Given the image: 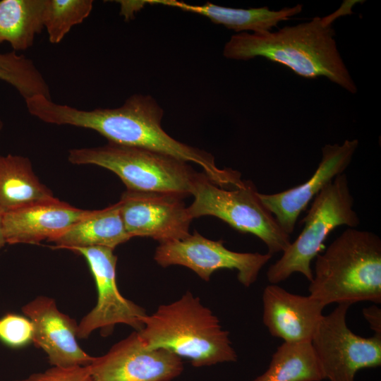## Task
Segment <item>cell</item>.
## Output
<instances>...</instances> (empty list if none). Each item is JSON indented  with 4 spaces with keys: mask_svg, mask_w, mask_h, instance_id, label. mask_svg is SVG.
<instances>
[{
    "mask_svg": "<svg viewBox=\"0 0 381 381\" xmlns=\"http://www.w3.org/2000/svg\"><path fill=\"white\" fill-rule=\"evenodd\" d=\"M131 238L126 231L119 202L104 209L91 210L51 242L57 248L73 250L95 246L114 249Z\"/></svg>",
    "mask_w": 381,
    "mask_h": 381,
    "instance_id": "19",
    "label": "cell"
},
{
    "mask_svg": "<svg viewBox=\"0 0 381 381\" xmlns=\"http://www.w3.org/2000/svg\"><path fill=\"white\" fill-rule=\"evenodd\" d=\"M56 198L35 175L28 157L0 155V214Z\"/></svg>",
    "mask_w": 381,
    "mask_h": 381,
    "instance_id": "18",
    "label": "cell"
},
{
    "mask_svg": "<svg viewBox=\"0 0 381 381\" xmlns=\"http://www.w3.org/2000/svg\"><path fill=\"white\" fill-rule=\"evenodd\" d=\"M72 251L84 256L95 280L97 302L84 316L77 327V337L85 339L95 330L101 329L107 334L116 324H125L140 331L145 310L124 298L119 291L116 280L117 257L114 249L95 246L78 248Z\"/></svg>",
    "mask_w": 381,
    "mask_h": 381,
    "instance_id": "10",
    "label": "cell"
},
{
    "mask_svg": "<svg viewBox=\"0 0 381 381\" xmlns=\"http://www.w3.org/2000/svg\"><path fill=\"white\" fill-rule=\"evenodd\" d=\"M360 1H345L334 13L276 32H240L225 44L224 57L247 61L264 57L306 78L325 77L352 94L357 87L338 50L333 23L352 13Z\"/></svg>",
    "mask_w": 381,
    "mask_h": 381,
    "instance_id": "2",
    "label": "cell"
},
{
    "mask_svg": "<svg viewBox=\"0 0 381 381\" xmlns=\"http://www.w3.org/2000/svg\"><path fill=\"white\" fill-rule=\"evenodd\" d=\"M29 113L40 121L93 130L109 143L143 148L200 166L217 186L230 188L242 181L241 174L217 167L212 155L182 143L162 127L164 110L152 96L135 94L116 108L79 109L58 104L42 95L25 101Z\"/></svg>",
    "mask_w": 381,
    "mask_h": 381,
    "instance_id": "1",
    "label": "cell"
},
{
    "mask_svg": "<svg viewBox=\"0 0 381 381\" xmlns=\"http://www.w3.org/2000/svg\"><path fill=\"white\" fill-rule=\"evenodd\" d=\"M350 304H338L322 315L311 339L325 379L355 381L357 372L381 365V337H363L347 325Z\"/></svg>",
    "mask_w": 381,
    "mask_h": 381,
    "instance_id": "8",
    "label": "cell"
},
{
    "mask_svg": "<svg viewBox=\"0 0 381 381\" xmlns=\"http://www.w3.org/2000/svg\"><path fill=\"white\" fill-rule=\"evenodd\" d=\"M353 204L346 174L338 175L314 198L302 220L303 230L282 257L269 267L268 282L277 284L294 273H300L310 282L313 277L311 262L329 234L342 225L351 228L359 225Z\"/></svg>",
    "mask_w": 381,
    "mask_h": 381,
    "instance_id": "6",
    "label": "cell"
},
{
    "mask_svg": "<svg viewBox=\"0 0 381 381\" xmlns=\"http://www.w3.org/2000/svg\"><path fill=\"white\" fill-rule=\"evenodd\" d=\"M358 146L357 139L346 140L342 144H326L316 170L305 183L277 193H258L261 203L283 231L289 235L294 232L300 214L336 176L344 173Z\"/></svg>",
    "mask_w": 381,
    "mask_h": 381,
    "instance_id": "13",
    "label": "cell"
},
{
    "mask_svg": "<svg viewBox=\"0 0 381 381\" xmlns=\"http://www.w3.org/2000/svg\"><path fill=\"white\" fill-rule=\"evenodd\" d=\"M149 4H162L179 8L205 16L212 22L220 24L237 32L260 33L271 30L284 20L300 13L301 4L291 8L272 11L267 7L235 8L221 6L207 2L202 5H190L176 0H148Z\"/></svg>",
    "mask_w": 381,
    "mask_h": 381,
    "instance_id": "17",
    "label": "cell"
},
{
    "mask_svg": "<svg viewBox=\"0 0 381 381\" xmlns=\"http://www.w3.org/2000/svg\"><path fill=\"white\" fill-rule=\"evenodd\" d=\"M363 315L374 335L381 337V309L373 304L363 309Z\"/></svg>",
    "mask_w": 381,
    "mask_h": 381,
    "instance_id": "26",
    "label": "cell"
},
{
    "mask_svg": "<svg viewBox=\"0 0 381 381\" xmlns=\"http://www.w3.org/2000/svg\"><path fill=\"white\" fill-rule=\"evenodd\" d=\"M3 127H4V122H3L2 119H1V117L0 116V133H1V131H2V129H3Z\"/></svg>",
    "mask_w": 381,
    "mask_h": 381,
    "instance_id": "28",
    "label": "cell"
},
{
    "mask_svg": "<svg viewBox=\"0 0 381 381\" xmlns=\"http://www.w3.org/2000/svg\"><path fill=\"white\" fill-rule=\"evenodd\" d=\"M309 296L326 306L359 301L381 303V239L348 227L316 256Z\"/></svg>",
    "mask_w": 381,
    "mask_h": 381,
    "instance_id": "3",
    "label": "cell"
},
{
    "mask_svg": "<svg viewBox=\"0 0 381 381\" xmlns=\"http://www.w3.org/2000/svg\"><path fill=\"white\" fill-rule=\"evenodd\" d=\"M33 325L30 319L6 314L0 319V340L12 347H20L32 340Z\"/></svg>",
    "mask_w": 381,
    "mask_h": 381,
    "instance_id": "24",
    "label": "cell"
},
{
    "mask_svg": "<svg viewBox=\"0 0 381 381\" xmlns=\"http://www.w3.org/2000/svg\"><path fill=\"white\" fill-rule=\"evenodd\" d=\"M325 380L311 341L283 342L267 370L253 381H321Z\"/></svg>",
    "mask_w": 381,
    "mask_h": 381,
    "instance_id": "21",
    "label": "cell"
},
{
    "mask_svg": "<svg viewBox=\"0 0 381 381\" xmlns=\"http://www.w3.org/2000/svg\"><path fill=\"white\" fill-rule=\"evenodd\" d=\"M272 257L268 253H239L229 250L223 241L206 238L194 231L185 238L159 243L154 259L163 267H186L206 282L217 270H236L238 282L249 287L256 282L260 270Z\"/></svg>",
    "mask_w": 381,
    "mask_h": 381,
    "instance_id": "9",
    "label": "cell"
},
{
    "mask_svg": "<svg viewBox=\"0 0 381 381\" xmlns=\"http://www.w3.org/2000/svg\"><path fill=\"white\" fill-rule=\"evenodd\" d=\"M0 80L14 87L25 101L37 95L52 99L49 85L32 60L15 51L0 53Z\"/></svg>",
    "mask_w": 381,
    "mask_h": 381,
    "instance_id": "22",
    "label": "cell"
},
{
    "mask_svg": "<svg viewBox=\"0 0 381 381\" xmlns=\"http://www.w3.org/2000/svg\"><path fill=\"white\" fill-rule=\"evenodd\" d=\"M181 195L126 190L118 202L131 236L150 237L161 243L190 235L192 221Z\"/></svg>",
    "mask_w": 381,
    "mask_h": 381,
    "instance_id": "12",
    "label": "cell"
},
{
    "mask_svg": "<svg viewBox=\"0 0 381 381\" xmlns=\"http://www.w3.org/2000/svg\"><path fill=\"white\" fill-rule=\"evenodd\" d=\"M68 161L76 165L92 164L116 174L127 190L193 194L200 173L186 162L140 147L109 143L96 147L71 149Z\"/></svg>",
    "mask_w": 381,
    "mask_h": 381,
    "instance_id": "5",
    "label": "cell"
},
{
    "mask_svg": "<svg viewBox=\"0 0 381 381\" xmlns=\"http://www.w3.org/2000/svg\"><path fill=\"white\" fill-rule=\"evenodd\" d=\"M14 381H94L88 365L55 367Z\"/></svg>",
    "mask_w": 381,
    "mask_h": 381,
    "instance_id": "25",
    "label": "cell"
},
{
    "mask_svg": "<svg viewBox=\"0 0 381 381\" xmlns=\"http://www.w3.org/2000/svg\"><path fill=\"white\" fill-rule=\"evenodd\" d=\"M45 0H1L0 44L15 52L31 47L44 27Z\"/></svg>",
    "mask_w": 381,
    "mask_h": 381,
    "instance_id": "20",
    "label": "cell"
},
{
    "mask_svg": "<svg viewBox=\"0 0 381 381\" xmlns=\"http://www.w3.org/2000/svg\"><path fill=\"white\" fill-rule=\"evenodd\" d=\"M6 243L4 226H3V215L0 214V249Z\"/></svg>",
    "mask_w": 381,
    "mask_h": 381,
    "instance_id": "27",
    "label": "cell"
},
{
    "mask_svg": "<svg viewBox=\"0 0 381 381\" xmlns=\"http://www.w3.org/2000/svg\"><path fill=\"white\" fill-rule=\"evenodd\" d=\"M88 367L94 381H171L183 370L180 357L149 348L138 331L95 357Z\"/></svg>",
    "mask_w": 381,
    "mask_h": 381,
    "instance_id": "11",
    "label": "cell"
},
{
    "mask_svg": "<svg viewBox=\"0 0 381 381\" xmlns=\"http://www.w3.org/2000/svg\"><path fill=\"white\" fill-rule=\"evenodd\" d=\"M143 323L138 332L149 348L169 351L188 359L194 367L237 361L229 332L189 291L171 303L159 306L154 313L143 318Z\"/></svg>",
    "mask_w": 381,
    "mask_h": 381,
    "instance_id": "4",
    "label": "cell"
},
{
    "mask_svg": "<svg viewBox=\"0 0 381 381\" xmlns=\"http://www.w3.org/2000/svg\"><path fill=\"white\" fill-rule=\"evenodd\" d=\"M254 184L250 181L237 188H224L200 173L188 207L192 219L216 217L237 231L260 238L273 255L283 253L290 245V235L279 226L274 216L263 206Z\"/></svg>",
    "mask_w": 381,
    "mask_h": 381,
    "instance_id": "7",
    "label": "cell"
},
{
    "mask_svg": "<svg viewBox=\"0 0 381 381\" xmlns=\"http://www.w3.org/2000/svg\"><path fill=\"white\" fill-rule=\"evenodd\" d=\"M92 0H45L44 27L52 44L60 43L73 27L87 18Z\"/></svg>",
    "mask_w": 381,
    "mask_h": 381,
    "instance_id": "23",
    "label": "cell"
},
{
    "mask_svg": "<svg viewBox=\"0 0 381 381\" xmlns=\"http://www.w3.org/2000/svg\"><path fill=\"white\" fill-rule=\"evenodd\" d=\"M90 212L56 198L6 213L3 226L6 243L51 241Z\"/></svg>",
    "mask_w": 381,
    "mask_h": 381,
    "instance_id": "16",
    "label": "cell"
},
{
    "mask_svg": "<svg viewBox=\"0 0 381 381\" xmlns=\"http://www.w3.org/2000/svg\"><path fill=\"white\" fill-rule=\"evenodd\" d=\"M262 306L263 324L283 342L311 341L325 307L309 295L292 294L272 284L264 289Z\"/></svg>",
    "mask_w": 381,
    "mask_h": 381,
    "instance_id": "15",
    "label": "cell"
},
{
    "mask_svg": "<svg viewBox=\"0 0 381 381\" xmlns=\"http://www.w3.org/2000/svg\"><path fill=\"white\" fill-rule=\"evenodd\" d=\"M33 325L32 341L47 353L52 366L88 365L92 357L77 341L76 322L61 313L54 299L40 296L22 308Z\"/></svg>",
    "mask_w": 381,
    "mask_h": 381,
    "instance_id": "14",
    "label": "cell"
}]
</instances>
